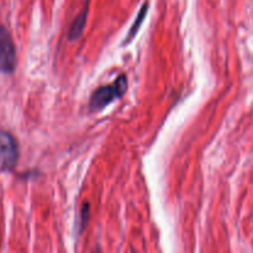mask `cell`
<instances>
[{"label": "cell", "mask_w": 253, "mask_h": 253, "mask_svg": "<svg viewBox=\"0 0 253 253\" xmlns=\"http://www.w3.org/2000/svg\"><path fill=\"white\" fill-rule=\"evenodd\" d=\"M16 67V51L9 31L0 26V72L11 73Z\"/></svg>", "instance_id": "cell-3"}, {"label": "cell", "mask_w": 253, "mask_h": 253, "mask_svg": "<svg viewBox=\"0 0 253 253\" xmlns=\"http://www.w3.org/2000/svg\"><path fill=\"white\" fill-rule=\"evenodd\" d=\"M147 11H148V2H145V4L142 5V7L140 9V11H138L137 17H136L135 22H133L132 26H131V29H130V31H128L127 36H126V37H127V39H126V41H125L126 43H127V42H130L131 40H132L133 37L136 36V34H137L138 30H140L141 24H142L143 20H145Z\"/></svg>", "instance_id": "cell-5"}, {"label": "cell", "mask_w": 253, "mask_h": 253, "mask_svg": "<svg viewBox=\"0 0 253 253\" xmlns=\"http://www.w3.org/2000/svg\"><path fill=\"white\" fill-rule=\"evenodd\" d=\"M88 11H89V1H86L85 6L83 7L81 12L77 15V17L74 19V21L72 22L71 29H69V40H77L84 31V27L86 24V17H88Z\"/></svg>", "instance_id": "cell-4"}, {"label": "cell", "mask_w": 253, "mask_h": 253, "mask_svg": "<svg viewBox=\"0 0 253 253\" xmlns=\"http://www.w3.org/2000/svg\"><path fill=\"white\" fill-rule=\"evenodd\" d=\"M132 253H133V252H132Z\"/></svg>", "instance_id": "cell-8"}, {"label": "cell", "mask_w": 253, "mask_h": 253, "mask_svg": "<svg viewBox=\"0 0 253 253\" xmlns=\"http://www.w3.org/2000/svg\"><path fill=\"white\" fill-rule=\"evenodd\" d=\"M127 90V78L126 76H120L113 84L100 86L91 94L89 106L93 111L101 110L116 99L121 98Z\"/></svg>", "instance_id": "cell-1"}, {"label": "cell", "mask_w": 253, "mask_h": 253, "mask_svg": "<svg viewBox=\"0 0 253 253\" xmlns=\"http://www.w3.org/2000/svg\"><path fill=\"white\" fill-rule=\"evenodd\" d=\"M93 253H101V252H100V250H99V249H95L93 251Z\"/></svg>", "instance_id": "cell-7"}, {"label": "cell", "mask_w": 253, "mask_h": 253, "mask_svg": "<svg viewBox=\"0 0 253 253\" xmlns=\"http://www.w3.org/2000/svg\"><path fill=\"white\" fill-rule=\"evenodd\" d=\"M88 220H89V204L85 203L83 204L81 210V222H79V232H83L84 229H85L86 224H88Z\"/></svg>", "instance_id": "cell-6"}, {"label": "cell", "mask_w": 253, "mask_h": 253, "mask_svg": "<svg viewBox=\"0 0 253 253\" xmlns=\"http://www.w3.org/2000/svg\"><path fill=\"white\" fill-rule=\"evenodd\" d=\"M19 160V147L16 140L7 131L0 130V168L11 170Z\"/></svg>", "instance_id": "cell-2"}]
</instances>
